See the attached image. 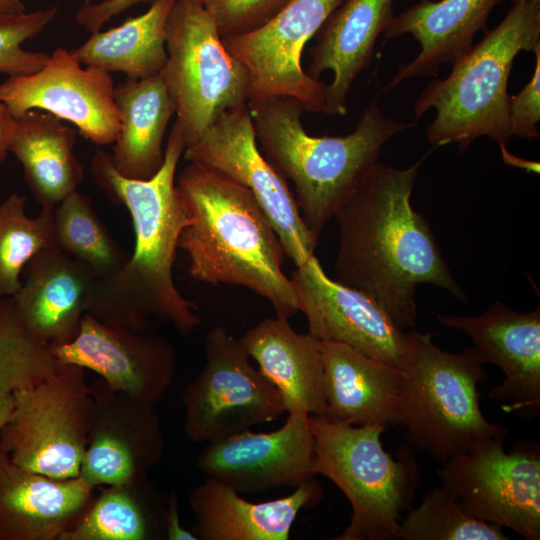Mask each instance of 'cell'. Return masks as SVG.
I'll use <instances>...</instances> for the list:
<instances>
[{
  "label": "cell",
  "instance_id": "1",
  "mask_svg": "<svg viewBox=\"0 0 540 540\" xmlns=\"http://www.w3.org/2000/svg\"><path fill=\"white\" fill-rule=\"evenodd\" d=\"M433 150L404 169L377 162L334 214L340 238L337 281L373 299L403 330L417 323L419 284L467 300L428 220L411 205L419 169Z\"/></svg>",
  "mask_w": 540,
  "mask_h": 540
},
{
  "label": "cell",
  "instance_id": "2",
  "mask_svg": "<svg viewBox=\"0 0 540 540\" xmlns=\"http://www.w3.org/2000/svg\"><path fill=\"white\" fill-rule=\"evenodd\" d=\"M185 147L175 120L163 164L146 180L122 176L103 150H96L92 157L90 171L95 183L115 204L126 207L135 235L134 250L124 267L98 281L88 313L103 322L146 329L156 318L184 334L200 325L196 305L180 293L173 277L179 236L187 222L175 183Z\"/></svg>",
  "mask_w": 540,
  "mask_h": 540
},
{
  "label": "cell",
  "instance_id": "3",
  "mask_svg": "<svg viewBox=\"0 0 540 540\" xmlns=\"http://www.w3.org/2000/svg\"><path fill=\"white\" fill-rule=\"evenodd\" d=\"M176 189L187 222L178 248L193 279L242 286L267 299L277 317L298 311L296 293L282 269L285 252L253 193L219 171L190 162Z\"/></svg>",
  "mask_w": 540,
  "mask_h": 540
},
{
  "label": "cell",
  "instance_id": "4",
  "mask_svg": "<svg viewBox=\"0 0 540 540\" xmlns=\"http://www.w3.org/2000/svg\"><path fill=\"white\" fill-rule=\"evenodd\" d=\"M247 106L260 150L293 183L301 217L316 239L377 163L384 144L416 124L386 117L376 99L351 133L315 137L304 129V110L294 99L277 97Z\"/></svg>",
  "mask_w": 540,
  "mask_h": 540
},
{
  "label": "cell",
  "instance_id": "5",
  "mask_svg": "<svg viewBox=\"0 0 540 540\" xmlns=\"http://www.w3.org/2000/svg\"><path fill=\"white\" fill-rule=\"evenodd\" d=\"M540 45V3L512 0L506 16L453 65L444 79L430 82L414 104L417 118L436 117L427 141L438 148L455 143L465 153L481 136L500 146L512 138L508 120V78L515 57Z\"/></svg>",
  "mask_w": 540,
  "mask_h": 540
},
{
  "label": "cell",
  "instance_id": "6",
  "mask_svg": "<svg viewBox=\"0 0 540 540\" xmlns=\"http://www.w3.org/2000/svg\"><path fill=\"white\" fill-rule=\"evenodd\" d=\"M409 334L398 421L407 441L444 463L488 439L507 436L505 427L488 421L481 411L478 385L486 372L478 352H448L429 333Z\"/></svg>",
  "mask_w": 540,
  "mask_h": 540
},
{
  "label": "cell",
  "instance_id": "7",
  "mask_svg": "<svg viewBox=\"0 0 540 540\" xmlns=\"http://www.w3.org/2000/svg\"><path fill=\"white\" fill-rule=\"evenodd\" d=\"M316 474L332 481L352 507L337 540L401 539L400 513L412 496L415 468L395 460L381 442L382 425L354 426L308 416Z\"/></svg>",
  "mask_w": 540,
  "mask_h": 540
},
{
  "label": "cell",
  "instance_id": "8",
  "mask_svg": "<svg viewBox=\"0 0 540 540\" xmlns=\"http://www.w3.org/2000/svg\"><path fill=\"white\" fill-rule=\"evenodd\" d=\"M165 30L167 62L161 73L188 146L222 111L247 106L248 78L196 0H174Z\"/></svg>",
  "mask_w": 540,
  "mask_h": 540
},
{
  "label": "cell",
  "instance_id": "9",
  "mask_svg": "<svg viewBox=\"0 0 540 540\" xmlns=\"http://www.w3.org/2000/svg\"><path fill=\"white\" fill-rule=\"evenodd\" d=\"M13 397L0 430V444L11 461L54 479L78 477L92 409L85 369L63 364L52 378Z\"/></svg>",
  "mask_w": 540,
  "mask_h": 540
},
{
  "label": "cell",
  "instance_id": "10",
  "mask_svg": "<svg viewBox=\"0 0 540 540\" xmlns=\"http://www.w3.org/2000/svg\"><path fill=\"white\" fill-rule=\"evenodd\" d=\"M205 364L185 387L183 431L195 443H212L276 421L285 412L281 396L252 366L240 339L215 326L204 342Z\"/></svg>",
  "mask_w": 540,
  "mask_h": 540
},
{
  "label": "cell",
  "instance_id": "11",
  "mask_svg": "<svg viewBox=\"0 0 540 540\" xmlns=\"http://www.w3.org/2000/svg\"><path fill=\"white\" fill-rule=\"evenodd\" d=\"M505 438L488 439L442 463L441 485L469 515L539 540L540 458L523 450L505 452Z\"/></svg>",
  "mask_w": 540,
  "mask_h": 540
},
{
  "label": "cell",
  "instance_id": "12",
  "mask_svg": "<svg viewBox=\"0 0 540 540\" xmlns=\"http://www.w3.org/2000/svg\"><path fill=\"white\" fill-rule=\"evenodd\" d=\"M343 0H292L259 28L223 37L228 52L244 67L247 104L285 97L304 111L325 110V85L301 65L306 43Z\"/></svg>",
  "mask_w": 540,
  "mask_h": 540
},
{
  "label": "cell",
  "instance_id": "13",
  "mask_svg": "<svg viewBox=\"0 0 540 540\" xmlns=\"http://www.w3.org/2000/svg\"><path fill=\"white\" fill-rule=\"evenodd\" d=\"M183 155L248 188L296 267L314 255L318 239L303 221L286 180L262 155L248 106L222 111Z\"/></svg>",
  "mask_w": 540,
  "mask_h": 540
},
{
  "label": "cell",
  "instance_id": "14",
  "mask_svg": "<svg viewBox=\"0 0 540 540\" xmlns=\"http://www.w3.org/2000/svg\"><path fill=\"white\" fill-rule=\"evenodd\" d=\"M114 89L111 73L83 66L71 51L58 47L37 72L0 83V102L14 118L30 110L48 112L73 124L90 142L106 146L120 129Z\"/></svg>",
  "mask_w": 540,
  "mask_h": 540
},
{
  "label": "cell",
  "instance_id": "15",
  "mask_svg": "<svg viewBox=\"0 0 540 540\" xmlns=\"http://www.w3.org/2000/svg\"><path fill=\"white\" fill-rule=\"evenodd\" d=\"M308 333L333 341L402 370L410 351V334L361 291L332 280L313 255L290 278Z\"/></svg>",
  "mask_w": 540,
  "mask_h": 540
},
{
  "label": "cell",
  "instance_id": "16",
  "mask_svg": "<svg viewBox=\"0 0 540 540\" xmlns=\"http://www.w3.org/2000/svg\"><path fill=\"white\" fill-rule=\"evenodd\" d=\"M89 390L92 409L79 477L93 488L148 479L165 450L154 406L114 390L100 377Z\"/></svg>",
  "mask_w": 540,
  "mask_h": 540
},
{
  "label": "cell",
  "instance_id": "17",
  "mask_svg": "<svg viewBox=\"0 0 540 540\" xmlns=\"http://www.w3.org/2000/svg\"><path fill=\"white\" fill-rule=\"evenodd\" d=\"M51 349L60 363L92 370L114 390L154 407L171 387L176 370L175 352L166 338L89 313L71 342Z\"/></svg>",
  "mask_w": 540,
  "mask_h": 540
},
{
  "label": "cell",
  "instance_id": "18",
  "mask_svg": "<svg viewBox=\"0 0 540 540\" xmlns=\"http://www.w3.org/2000/svg\"><path fill=\"white\" fill-rule=\"evenodd\" d=\"M196 467L238 493L296 488L317 475L308 416L288 415L277 430H245L207 443L196 459Z\"/></svg>",
  "mask_w": 540,
  "mask_h": 540
},
{
  "label": "cell",
  "instance_id": "19",
  "mask_svg": "<svg viewBox=\"0 0 540 540\" xmlns=\"http://www.w3.org/2000/svg\"><path fill=\"white\" fill-rule=\"evenodd\" d=\"M446 327L466 333L484 363L498 366L505 380L489 397L505 411L540 405V309L517 312L500 301L478 316L438 314Z\"/></svg>",
  "mask_w": 540,
  "mask_h": 540
},
{
  "label": "cell",
  "instance_id": "20",
  "mask_svg": "<svg viewBox=\"0 0 540 540\" xmlns=\"http://www.w3.org/2000/svg\"><path fill=\"white\" fill-rule=\"evenodd\" d=\"M11 296L23 325L50 345L71 342L96 294L98 276L85 264L52 246L38 252L22 271Z\"/></svg>",
  "mask_w": 540,
  "mask_h": 540
},
{
  "label": "cell",
  "instance_id": "21",
  "mask_svg": "<svg viewBox=\"0 0 540 540\" xmlns=\"http://www.w3.org/2000/svg\"><path fill=\"white\" fill-rule=\"evenodd\" d=\"M94 489L79 476L54 479L21 468L0 444V540H59Z\"/></svg>",
  "mask_w": 540,
  "mask_h": 540
},
{
  "label": "cell",
  "instance_id": "22",
  "mask_svg": "<svg viewBox=\"0 0 540 540\" xmlns=\"http://www.w3.org/2000/svg\"><path fill=\"white\" fill-rule=\"evenodd\" d=\"M324 406L320 417L354 426L397 425L401 371L348 345L321 341Z\"/></svg>",
  "mask_w": 540,
  "mask_h": 540
},
{
  "label": "cell",
  "instance_id": "23",
  "mask_svg": "<svg viewBox=\"0 0 540 540\" xmlns=\"http://www.w3.org/2000/svg\"><path fill=\"white\" fill-rule=\"evenodd\" d=\"M320 487L313 479L291 494L264 502H251L223 482L208 477L195 486L188 504L198 540H288L299 512L314 504Z\"/></svg>",
  "mask_w": 540,
  "mask_h": 540
},
{
  "label": "cell",
  "instance_id": "24",
  "mask_svg": "<svg viewBox=\"0 0 540 540\" xmlns=\"http://www.w3.org/2000/svg\"><path fill=\"white\" fill-rule=\"evenodd\" d=\"M394 0H343L317 32L311 50L310 76L318 79L333 72L325 85L324 113L343 116L349 92L357 77L369 67L379 35L385 33L393 14Z\"/></svg>",
  "mask_w": 540,
  "mask_h": 540
},
{
  "label": "cell",
  "instance_id": "25",
  "mask_svg": "<svg viewBox=\"0 0 540 540\" xmlns=\"http://www.w3.org/2000/svg\"><path fill=\"white\" fill-rule=\"evenodd\" d=\"M503 0H421L394 16L385 31L387 38L410 34L420 52L401 65L383 90L414 78L436 76L447 64L453 65L473 46L475 34Z\"/></svg>",
  "mask_w": 540,
  "mask_h": 540
},
{
  "label": "cell",
  "instance_id": "26",
  "mask_svg": "<svg viewBox=\"0 0 540 540\" xmlns=\"http://www.w3.org/2000/svg\"><path fill=\"white\" fill-rule=\"evenodd\" d=\"M259 371L279 392L288 415L319 416L324 406L321 341L289 320L265 318L241 338Z\"/></svg>",
  "mask_w": 540,
  "mask_h": 540
},
{
  "label": "cell",
  "instance_id": "27",
  "mask_svg": "<svg viewBox=\"0 0 540 540\" xmlns=\"http://www.w3.org/2000/svg\"><path fill=\"white\" fill-rule=\"evenodd\" d=\"M120 129L110 154L124 177L146 180L164 161L163 142L176 105L162 73L141 79L126 78L115 86Z\"/></svg>",
  "mask_w": 540,
  "mask_h": 540
},
{
  "label": "cell",
  "instance_id": "28",
  "mask_svg": "<svg viewBox=\"0 0 540 540\" xmlns=\"http://www.w3.org/2000/svg\"><path fill=\"white\" fill-rule=\"evenodd\" d=\"M77 133L64 120L30 110L15 118L9 152L22 164L25 180L42 209L53 208L84 178L74 153Z\"/></svg>",
  "mask_w": 540,
  "mask_h": 540
},
{
  "label": "cell",
  "instance_id": "29",
  "mask_svg": "<svg viewBox=\"0 0 540 540\" xmlns=\"http://www.w3.org/2000/svg\"><path fill=\"white\" fill-rule=\"evenodd\" d=\"M173 3L155 0L145 13L106 31L91 33L71 50L72 55L83 66L121 72L130 79L161 73L167 62L165 27Z\"/></svg>",
  "mask_w": 540,
  "mask_h": 540
},
{
  "label": "cell",
  "instance_id": "30",
  "mask_svg": "<svg viewBox=\"0 0 540 540\" xmlns=\"http://www.w3.org/2000/svg\"><path fill=\"white\" fill-rule=\"evenodd\" d=\"M163 505L148 479L102 489L59 540H153L165 536Z\"/></svg>",
  "mask_w": 540,
  "mask_h": 540
},
{
  "label": "cell",
  "instance_id": "31",
  "mask_svg": "<svg viewBox=\"0 0 540 540\" xmlns=\"http://www.w3.org/2000/svg\"><path fill=\"white\" fill-rule=\"evenodd\" d=\"M53 229L56 246L99 279L116 274L129 259L96 215L91 199L77 190L53 208Z\"/></svg>",
  "mask_w": 540,
  "mask_h": 540
},
{
  "label": "cell",
  "instance_id": "32",
  "mask_svg": "<svg viewBox=\"0 0 540 540\" xmlns=\"http://www.w3.org/2000/svg\"><path fill=\"white\" fill-rule=\"evenodd\" d=\"M25 202V197L13 193L0 203V297L16 295L30 259L56 246L53 210L42 209L36 217H30Z\"/></svg>",
  "mask_w": 540,
  "mask_h": 540
},
{
  "label": "cell",
  "instance_id": "33",
  "mask_svg": "<svg viewBox=\"0 0 540 540\" xmlns=\"http://www.w3.org/2000/svg\"><path fill=\"white\" fill-rule=\"evenodd\" d=\"M62 365L51 345L20 321L11 296L0 297V390L13 394L32 388L55 376Z\"/></svg>",
  "mask_w": 540,
  "mask_h": 540
},
{
  "label": "cell",
  "instance_id": "34",
  "mask_svg": "<svg viewBox=\"0 0 540 540\" xmlns=\"http://www.w3.org/2000/svg\"><path fill=\"white\" fill-rule=\"evenodd\" d=\"M401 540H507L502 527L469 515L442 485L401 521Z\"/></svg>",
  "mask_w": 540,
  "mask_h": 540
},
{
  "label": "cell",
  "instance_id": "35",
  "mask_svg": "<svg viewBox=\"0 0 540 540\" xmlns=\"http://www.w3.org/2000/svg\"><path fill=\"white\" fill-rule=\"evenodd\" d=\"M57 15V7L22 12L0 19V72L9 76L30 75L49 59L45 52L29 51L22 44L40 34Z\"/></svg>",
  "mask_w": 540,
  "mask_h": 540
},
{
  "label": "cell",
  "instance_id": "36",
  "mask_svg": "<svg viewBox=\"0 0 540 540\" xmlns=\"http://www.w3.org/2000/svg\"><path fill=\"white\" fill-rule=\"evenodd\" d=\"M213 17L221 38L253 31L292 0H196Z\"/></svg>",
  "mask_w": 540,
  "mask_h": 540
},
{
  "label": "cell",
  "instance_id": "37",
  "mask_svg": "<svg viewBox=\"0 0 540 540\" xmlns=\"http://www.w3.org/2000/svg\"><path fill=\"white\" fill-rule=\"evenodd\" d=\"M535 53V67L531 80L517 94L509 96L508 120L512 137L535 139L540 136V45Z\"/></svg>",
  "mask_w": 540,
  "mask_h": 540
},
{
  "label": "cell",
  "instance_id": "38",
  "mask_svg": "<svg viewBox=\"0 0 540 540\" xmlns=\"http://www.w3.org/2000/svg\"><path fill=\"white\" fill-rule=\"evenodd\" d=\"M155 0H103L91 2L85 0L75 13L74 19L85 31L93 33L113 17L120 15L140 3H152Z\"/></svg>",
  "mask_w": 540,
  "mask_h": 540
},
{
  "label": "cell",
  "instance_id": "39",
  "mask_svg": "<svg viewBox=\"0 0 540 540\" xmlns=\"http://www.w3.org/2000/svg\"><path fill=\"white\" fill-rule=\"evenodd\" d=\"M164 528V538L167 540H198L192 531L187 530L181 524L178 496L174 488L170 490L166 500Z\"/></svg>",
  "mask_w": 540,
  "mask_h": 540
},
{
  "label": "cell",
  "instance_id": "40",
  "mask_svg": "<svg viewBox=\"0 0 540 540\" xmlns=\"http://www.w3.org/2000/svg\"><path fill=\"white\" fill-rule=\"evenodd\" d=\"M15 118L7 106L0 102V165L9 153V143L13 134Z\"/></svg>",
  "mask_w": 540,
  "mask_h": 540
},
{
  "label": "cell",
  "instance_id": "41",
  "mask_svg": "<svg viewBox=\"0 0 540 540\" xmlns=\"http://www.w3.org/2000/svg\"><path fill=\"white\" fill-rule=\"evenodd\" d=\"M500 147H501L503 160L505 161V163L516 166V167L525 168L528 171H534V172L539 173V163H535V162H531V161H527V160L515 157L506 150V146H500Z\"/></svg>",
  "mask_w": 540,
  "mask_h": 540
},
{
  "label": "cell",
  "instance_id": "42",
  "mask_svg": "<svg viewBox=\"0 0 540 540\" xmlns=\"http://www.w3.org/2000/svg\"><path fill=\"white\" fill-rule=\"evenodd\" d=\"M14 406V397L12 393L0 390V430L9 418Z\"/></svg>",
  "mask_w": 540,
  "mask_h": 540
},
{
  "label": "cell",
  "instance_id": "43",
  "mask_svg": "<svg viewBox=\"0 0 540 540\" xmlns=\"http://www.w3.org/2000/svg\"><path fill=\"white\" fill-rule=\"evenodd\" d=\"M25 10L22 0H0V19L25 12Z\"/></svg>",
  "mask_w": 540,
  "mask_h": 540
},
{
  "label": "cell",
  "instance_id": "44",
  "mask_svg": "<svg viewBox=\"0 0 540 540\" xmlns=\"http://www.w3.org/2000/svg\"><path fill=\"white\" fill-rule=\"evenodd\" d=\"M528 1H531V2H534V3H540V0H528Z\"/></svg>",
  "mask_w": 540,
  "mask_h": 540
}]
</instances>
